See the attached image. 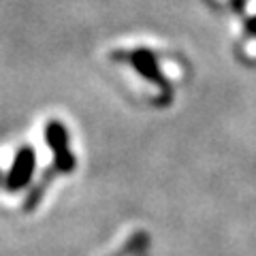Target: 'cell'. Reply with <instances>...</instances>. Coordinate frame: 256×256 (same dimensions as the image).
<instances>
[{"instance_id":"obj_1","label":"cell","mask_w":256,"mask_h":256,"mask_svg":"<svg viewBox=\"0 0 256 256\" xmlns=\"http://www.w3.org/2000/svg\"><path fill=\"white\" fill-rule=\"evenodd\" d=\"M34 164H36V156H34V150L24 146L15 152V158H13V164L9 173L4 178V186L9 192H18L22 188L28 186V182L32 180L34 175Z\"/></svg>"},{"instance_id":"obj_2","label":"cell","mask_w":256,"mask_h":256,"mask_svg":"<svg viewBox=\"0 0 256 256\" xmlns=\"http://www.w3.org/2000/svg\"><path fill=\"white\" fill-rule=\"evenodd\" d=\"M2 180H4V178H2V173H0V182H2Z\"/></svg>"}]
</instances>
